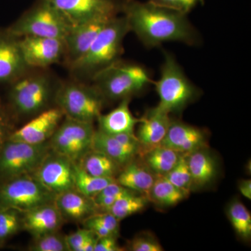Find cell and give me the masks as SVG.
Returning <instances> with one entry per match:
<instances>
[{"mask_svg":"<svg viewBox=\"0 0 251 251\" xmlns=\"http://www.w3.org/2000/svg\"><path fill=\"white\" fill-rule=\"evenodd\" d=\"M121 13L130 31L148 49L171 41L191 46L201 42V36L187 15L138 0L122 1Z\"/></svg>","mask_w":251,"mask_h":251,"instance_id":"cell-1","label":"cell"},{"mask_svg":"<svg viewBox=\"0 0 251 251\" xmlns=\"http://www.w3.org/2000/svg\"><path fill=\"white\" fill-rule=\"evenodd\" d=\"M130 32L125 16L114 18L102 29L87 52L69 64L73 72L92 77L120 59L125 36Z\"/></svg>","mask_w":251,"mask_h":251,"instance_id":"cell-2","label":"cell"},{"mask_svg":"<svg viewBox=\"0 0 251 251\" xmlns=\"http://www.w3.org/2000/svg\"><path fill=\"white\" fill-rule=\"evenodd\" d=\"M92 78L94 87L104 99L112 100L130 98L153 82L146 68L120 59L96 74Z\"/></svg>","mask_w":251,"mask_h":251,"instance_id":"cell-3","label":"cell"},{"mask_svg":"<svg viewBox=\"0 0 251 251\" xmlns=\"http://www.w3.org/2000/svg\"><path fill=\"white\" fill-rule=\"evenodd\" d=\"M161 76L154 82L159 97L158 106L168 113H179L201 94V90L186 76L171 52L164 51Z\"/></svg>","mask_w":251,"mask_h":251,"instance_id":"cell-4","label":"cell"},{"mask_svg":"<svg viewBox=\"0 0 251 251\" xmlns=\"http://www.w3.org/2000/svg\"><path fill=\"white\" fill-rule=\"evenodd\" d=\"M72 25L47 0H39L35 6L11 25L6 32L16 38L33 36L64 41Z\"/></svg>","mask_w":251,"mask_h":251,"instance_id":"cell-5","label":"cell"},{"mask_svg":"<svg viewBox=\"0 0 251 251\" xmlns=\"http://www.w3.org/2000/svg\"><path fill=\"white\" fill-rule=\"evenodd\" d=\"M104 99L94 86L70 82L61 86L55 94L58 108L66 117L93 122L101 115Z\"/></svg>","mask_w":251,"mask_h":251,"instance_id":"cell-6","label":"cell"},{"mask_svg":"<svg viewBox=\"0 0 251 251\" xmlns=\"http://www.w3.org/2000/svg\"><path fill=\"white\" fill-rule=\"evenodd\" d=\"M51 151L48 142L35 145L9 140L0 149V176L8 180L31 175Z\"/></svg>","mask_w":251,"mask_h":251,"instance_id":"cell-7","label":"cell"},{"mask_svg":"<svg viewBox=\"0 0 251 251\" xmlns=\"http://www.w3.org/2000/svg\"><path fill=\"white\" fill-rule=\"evenodd\" d=\"M56 195L31 175L6 180L0 187V206L25 213L53 203Z\"/></svg>","mask_w":251,"mask_h":251,"instance_id":"cell-8","label":"cell"},{"mask_svg":"<svg viewBox=\"0 0 251 251\" xmlns=\"http://www.w3.org/2000/svg\"><path fill=\"white\" fill-rule=\"evenodd\" d=\"M94 132L93 122L66 117L50 138V147L53 152L78 163L92 150Z\"/></svg>","mask_w":251,"mask_h":251,"instance_id":"cell-9","label":"cell"},{"mask_svg":"<svg viewBox=\"0 0 251 251\" xmlns=\"http://www.w3.org/2000/svg\"><path fill=\"white\" fill-rule=\"evenodd\" d=\"M14 82L9 98L18 113L33 115L44 111L53 92L49 77L45 75L21 76Z\"/></svg>","mask_w":251,"mask_h":251,"instance_id":"cell-10","label":"cell"},{"mask_svg":"<svg viewBox=\"0 0 251 251\" xmlns=\"http://www.w3.org/2000/svg\"><path fill=\"white\" fill-rule=\"evenodd\" d=\"M72 26L100 18H115L121 13L120 0H47Z\"/></svg>","mask_w":251,"mask_h":251,"instance_id":"cell-11","label":"cell"},{"mask_svg":"<svg viewBox=\"0 0 251 251\" xmlns=\"http://www.w3.org/2000/svg\"><path fill=\"white\" fill-rule=\"evenodd\" d=\"M74 162L51 151L31 175L55 195L75 188Z\"/></svg>","mask_w":251,"mask_h":251,"instance_id":"cell-12","label":"cell"},{"mask_svg":"<svg viewBox=\"0 0 251 251\" xmlns=\"http://www.w3.org/2000/svg\"><path fill=\"white\" fill-rule=\"evenodd\" d=\"M18 42L28 67H49L65 56V44L62 39L27 36L18 39Z\"/></svg>","mask_w":251,"mask_h":251,"instance_id":"cell-13","label":"cell"},{"mask_svg":"<svg viewBox=\"0 0 251 251\" xmlns=\"http://www.w3.org/2000/svg\"><path fill=\"white\" fill-rule=\"evenodd\" d=\"M63 116L64 113L59 108L44 110L12 133L9 140L35 145L46 143L53 135Z\"/></svg>","mask_w":251,"mask_h":251,"instance_id":"cell-14","label":"cell"},{"mask_svg":"<svg viewBox=\"0 0 251 251\" xmlns=\"http://www.w3.org/2000/svg\"><path fill=\"white\" fill-rule=\"evenodd\" d=\"M113 18H97L71 27L64 40L65 56L69 64L80 59L87 52L99 33Z\"/></svg>","mask_w":251,"mask_h":251,"instance_id":"cell-15","label":"cell"},{"mask_svg":"<svg viewBox=\"0 0 251 251\" xmlns=\"http://www.w3.org/2000/svg\"><path fill=\"white\" fill-rule=\"evenodd\" d=\"M171 114L157 105L150 109L140 119L136 135L141 146L140 154L161 145L166 136L172 119Z\"/></svg>","mask_w":251,"mask_h":251,"instance_id":"cell-16","label":"cell"},{"mask_svg":"<svg viewBox=\"0 0 251 251\" xmlns=\"http://www.w3.org/2000/svg\"><path fill=\"white\" fill-rule=\"evenodd\" d=\"M161 146L171 149L181 154H188L208 147L204 130L184 122L171 120Z\"/></svg>","mask_w":251,"mask_h":251,"instance_id":"cell-17","label":"cell"},{"mask_svg":"<svg viewBox=\"0 0 251 251\" xmlns=\"http://www.w3.org/2000/svg\"><path fill=\"white\" fill-rule=\"evenodd\" d=\"M27 67L18 38L6 32L0 34V83L14 82L23 76Z\"/></svg>","mask_w":251,"mask_h":251,"instance_id":"cell-18","label":"cell"},{"mask_svg":"<svg viewBox=\"0 0 251 251\" xmlns=\"http://www.w3.org/2000/svg\"><path fill=\"white\" fill-rule=\"evenodd\" d=\"M63 219L54 202L49 203L25 212L22 226L23 229L36 238L57 232Z\"/></svg>","mask_w":251,"mask_h":251,"instance_id":"cell-19","label":"cell"},{"mask_svg":"<svg viewBox=\"0 0 251 251\" xmlns=\"http://www.w3.org/2000/svg\"><path fill=\"white\" fill-rule=\"evenodd\" d=\"M54 205L63 219L82 221L92 216L96 211L93 199L82 194L75 188L56 195Z\"/></svg>","mask_w":251,"mask_h":251,"instance_id":"cell-20","label":"cell"},{"mask_svg":"<svg viewBox=\"0 0 251 251\" xmlns=\"http://www.w3.org/2000/svg\"><path fill=\"white\" fill-rule=\"evenodd\" d=\"M130 98L121 100L120 105L105 115H100L97 118L99 129L110 135L119 133H135V126L140 119L133 116L129 108Z\"/></svg>","mask_w":251,"mask_h":251,"instance_id":"cell-21","label":"cell"},{"mask_svg":"<svg viewBox=\"0 0 251 251\" xmlns=\"http://www.w3.org/2000/svg\"><path fill=\"white\" fill-rule=\"evenodd\" d=\"M193 186L202 187L212 182L218 174V164L208 147L186 154Z\"/></svg>","mask_w":251,"mask_h":251,"instance_id":"cell-22","label":"cell"},{"mask_svg":"<svg viewBox=\"0 0 251 251\" xmlns=\"http://www.w3.org/2000/svg\"><path fill=\"white\" fill-rule=\"evenodd\" d=\"M156 175L148 169L143 162L133 161L124 167L116 181L124 187L148 197L152 187Z\"/></svg>","mask_w":251,"mask_h":251,"instance_id":"cell-23","label":"cell"},{"mask_svg":"<svg viewBox=\"0 0 251 251\" xmlns=\"http://www.w3.org/2000/svg\"><path fill=\"white\" fill-rule=\"evenodd\" d=\"M92 150L106 155L122 167L126 166L138 156L136 151L126 147L113 135L108 134L100 130L94 132Z\"/></svg>","mask_w":251,"mask_h":251,"instance_id":"cell-24","label":"cell"},{"mask_svg":"<svg viewBox=\"0 0 251 251\" xmlns=\"http://www.w3.org/2000/svg\"><path fill=\"white\" fill-rule=\"evenodd\" d=\"M181 153L158 145L140 155L144 164L156 176L165 175L174 168Z\"/></svg>","mask_w":251,"mask_h":251,"instance_id":"cell-25","label":"cell"},{"mask_svg":"<svg viewBox=\"0 0 251 251\" xmlns=\"http://www.w3.org/2000/svg\"><path fill=\"white\" fill-rule=\"evenodd\" d=\"M81 168L99 177L114 178L121 172V166L106 155L91 150L79 161Z\"/></svg>","mask_w":251,"mask_h":251,"instance_id":"cell-26","label":"cell"},{"mask_svg":"<svg viewBox=\"0 0 251 251\" xmlns=\"http://www.w3.org/2000/svg\"><path fill=\"white\" fill-rule=\"evenodd\" d=\"M188 195L176 188L163 175L156 176L148 198L158 205L172 206L187 198Z\"/></svg>","mask_w":251,"mask_h":251,"instance_id":"cell-27","label":"cell"},{"mask_svg":"<svg viewBox=\"0 0 251 251\" xmlns=\"http://www.w3.org/2000/svg\"><path fill=\"white\" fill-rule=\"evenodd\" d=\"M74 186L87 197L93 198L105 186L116 181L114 178L99 177L87 173L77 163H74Z\"/></svg>","mask_w":251,"mask_h":251,"instance_id":"cell-28","label":"cell"},{"mask_svg":"<svg viewBox=\"0 0 251 251\" xmlns=\"http://www.w3.org/2000/svg\"><path fill=\"white\" fill-rule=\"evenodd\" d=\"M132 192L119 198L107 212L110 213L118 221L143 211L148 203V198L144 195Z\"/></svg>","mask_w":251,"mask_h":251,"instance_id":"cell-29","label":"cell"},{"mask_svg":"<svg viewBox=\"0 0 251 251\" xmlns=\"http://www.w3.org/2000/svg\"><path fill=\"white\" fill-rule=\"evenodd\" d=\"M227 214L237 235L244 240L250 239L251 216L245 205L240 201H232L227 207Z\"/></svg>","mask_w":251,"mask_h":251,"instance_id":"cell-30","label":"cell"},{"mask_svg":"<svg viewBox=\"0 0 251 251\" xmlns=\"http://www.w3.org/2000/svg\"><path fill=\"white\" fill-rule=\"evenodd\" d=\"M176 188L188 195L193 187L192 179L188 168L186 154L180 155L179 161L169 173L163 175Z\"/></svg>","mask_w":251,"mask_h":251,"instance_id":"cell-31","label":"cell"},{"mask_svg":"<svg viewBox=\"0 0 251 251\" xmlns=\"http://www.w3.org/2000/svg\"><path fill=\"white\" fill-rule=\"evenodd\" d=\"M35 240L29 248L33 251H69L65 237L57 234V232L44 234L34 238Z\"/></svg>","mask_w":251,"mask_h":251,"instance_id":"cell-32","label":"cell"},{"mask_svg":"<svg viewBox=\"0 0 251 251\" xmlns=\"http://www.w3.org/2000/svg\"><path fill=\"white\" fill-rule=\"evenodd\" d=\"M19 226V219L16 210L11 209L0 210V241L14 234Z\"/></svg>","mask_w":251,"mask_h":251,"instance_id":"cell-33","label":"cell"},{"mask_svg":"<svg viewBox=\"0 0 251 251\" xmlns=\"http://www.w3.org/2000/svg\"><path fill=\"white\" fill-rule=\"evenodd\" d=\"M150 2L187 15L198 4H202L204 0H148Z\"/></svg>","mask_w":251,"mask_h":251,"instance_id":"cell-34","label":"cell"},{"mask_svg":"<svg viewBox=\"0 0 251 251\" xmlns=\"http://www.w3.org/2000/svg\"><path fill=\"white\" fill-rule=\"evenodd\" d=\"M132 251H162L164 250L161 244L152 236L142 235L135 237L129 244Z\"/></svg>","mask_w":251,"mask_h":251,"instance_id":"cell-35","label":"cell"},{"mask_svg":"<svg viewBox=\"0 0 251 251\" xmlns=\"http://www.w3.org/2000/svg\"><path fill=\"white\" fill-rule=\"evenodd\" d=\"M90 219L101 225L104 227L109 229L115 236L118 235L120 232V221H118L112 214L109 212L103 214H92L89 216Z\"/></svg>","mask_w":251,"mask_h":251,"instance_id":"cell-36","label":"cell"},{"mask_svg":"<svg viewBox=\"0 0 251 251\" xmlns=\"http://www.w3.org/2000/svg\"><path fill=\"white\" fill-rule=\"evenodd\" d=\"M90 232V229L85 227L83 229H78L74 233L66 236L65 240L69 251H80Z\"/></svg>","mask_w":251,"mask_h":251,"instance_id":"cell-37","label":"cell"},{"mask_svg":"<svg viewBox=\"0 0 251 251\" xmlns=\"http://www.w3.org/2000/svg\"><path fill=\"white\" fill-rule=\"evenodd\" d=\"M121 248L119 247L116 236H107L99 238L94 251H120Z\"/></svg>","mask_w":251,"mask_h":251,"instance_id":"cell-38","label":"cell"},{"mask_svg":"<svg viewBox=\"0 0 251 251\" xmlns=\"http://www.w3.org/2000/svg\"><path fill=\"white\" fill-rule=\"evenodd\" d=\"M99 237L91 231L90 235L86 239L80 251H94Z\"/></svg>","mask_w":251,"mask_h":251,"instance_id":"cell-39","label":"cell"},{"mask_svg":"<svg viewBox=\"0 0 251 251\" xmlns=\"http://www.w3.org/2000/svg\"><path fill=\"white\" fill-rule=\"evenodd\" d=\"M239 190L241 194L247 199L251 200V179H244L239 184Z\"/></svg>","mask_w":251,"mask_h":251,"instance_id":"cell-40","label":"cell"},{"mask_svg":"<svg viewBox=\"0 0 251 251\" xmlns=\"http://www.w3.org/2000/svg\"><path fill=\"white\" fill-rule=\"evenodd\" d=\"M5 133H6V121H5L4 117L0 110V149L3 145Z\"/></svg>","mask_w":251,"mask_h":251,"instance_id":"cell-41","label":"cell"}]
</instances>
